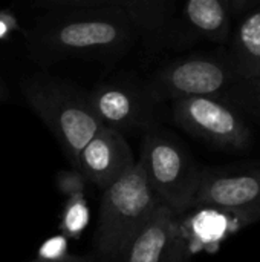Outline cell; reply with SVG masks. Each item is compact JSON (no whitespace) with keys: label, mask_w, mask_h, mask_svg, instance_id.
Segmentation results:
<instances>
[{"label":"cell","mask_w":260,"mask_h":262,"mask_svg":"<svg viewBox=\"0 0 260 262\" xmlns=\"http://www.w3.org/2000/svg\"><path fill=\"white\" fill-rule=\"evenodd\" d=\"M84 178L77 172H61L58 175V187L66 195V201L60 215V233L67 239H80L89 226L90 210L84 196Z\"/></svg>","instance_id":"obj_14"},{"label":"cell","mask_w":260,"mask_h":262,"mask_svg":"<svg viewBox=\"0 0 260 262\" xmlns=\"http://www.w3.org/2000/svg\"><path fill=\"white\" fill-rule=\"evenodd\" d=\"M161 204L138 158L124 177L103 190L100 218L93 233V256L100 262L123 261L138 232Z\"/></svg>","instance_id":"obj_2"},{"label":"cell","mask_w":260,"mask_h":262,"mask_svg":"<svg viewBox=\"0 0 260 262\" xmlns=\"http://www.w3.org/2000/svg\"><path fill=\"white\" fill-rule=\"evenodd\" d=\"M3 98H5V84L0 78V100H3Z\"/></svg>","instance_id":"obj_18"},{"label":"cell","mask_w":260,"mask_h":262,"mask_svg":"<svg viewBox=\"0 0 260 262\" xmlns=\"http://www.w3.org/2000/svg\"><path fill=\"white\" fill-rule=\"evenodd\" d=\"M121 262H190L181 215L161 204L143 226Z\"/></svg>","instance_id":"obj_9"},{"label":"cell","mask_w":260,"mask_h":262,"mask_svg":"<svg viewBox=\"0 0 260 262\" xmlns=\"http://www.w3.org/2000/svg\"><path fill=\"white\" fill-rule=\"evenodd\" d=\"M38 8H103L124 9L141 26L149 41L162 40L167 34L175 0H32Z\"/></svg>","instance_id":"obj_11"},{"label":"cell","mask_w":260,"mask_h":262,"mask_svg":"<svg viewBox=\"0 0 260 262\" xmlns=\"http://www.w3.org/2000/svg\"><path fill=\"white\" fill-rule=\"evenodd\" d=\"M29 262H100L95 256H80L69 252V241L64 235L48 238L37 250V255Z\"/></svg>","instance_id":"obj_15"},{"label":"cell","mask_w":260,"mask_h":262,"mask_svg":"<svg viewBox=\"0 0 260 262\" xmlns=\"http://www.w3.org/2000/svg\"><path fill=\"white\" fill-rule=\"evenodd\" d=\"M260 221V213L198 206L181 215V232L190 258L198 253H216L221 246Z\"/></svg>","instance_id":"obj_8"},{"label":"cell","mask_w":260,"mask_h":262,"mask_svg":"<svg viewBox=\"0 0 260 262\" xmlns=\"http://www.w3.org/2000/svg\"><path fill=\"white\" fill-rule=\"evenodd\" d=\"M17 28L15 18L8 12H0V38L6 37Z\"/></svg>","instance_id":"obj_16"},{"label":"cell","mask_w":260,"mask_h":262,"mask_svg":"<svg viewBox=\"0 0 260 262\" xmlns=\"http://www.w3.org/2000/svg\"><path fill=\"white\" fill-rule=\"evenodd\" d=\"M133 154L124 135L101 126L81 150L75 170L101 190H106L135 166Z\"/></svg>","instance_id":"obj_10"},{"label":"cell","mask_w":260,"mask_h":262,"mask_svg":"<svg viewBox=\"0 0 260 262\" xmlns=\"http://www.w3.org/2000/svg\"><path fill=\"white\" fill-rule=\"evenodd\" d=\"M25 38L40 61L63 57L116 58L141 38L147 40L130 14L112 6L46 9Z\"/></svg>","instance_id":"obj_1"},{"label":"cell","mask_w":260,"mask_h":262,"mask_svg":"<svg viewBox=\"0 0 260 262\" xmlns=\"http://www.w3.org/2000/svg\"><path fill=\"white\" fill-rule=\"evenodd\" d=\"M21 92L75 167L81 150L101 129L87 92L66 80L44 74L26 78L21 83Z\"/></svg>","instance_id":"obj_3"},{"label":"cell","mask_w":260,"mask_h":262,"mask_svg":"<svg viewBox=\"0 0 260 262\" xmlns=\"http://www.w3.org/2000/svg\"><path fill=\"white\" fill-rule=\"evenodd\" d=\"M172 118L190 135L228 152H244L253 144V132L244 114L213 97L173 100Z\"/></svg>","instance_id":"obj_5"},{"label":"cell","mask_w":260,"mask_h":262,"mask_svg":"<svg viewBox=\"0 0 260 262\" xmlns=\"http://www.w3.org/2000/svg\"><path fill=\"white\" fill-rule=\"evenodd\" d=\"M87 97L101 126L123 135L155 127L156 109L162 104L153 97L146 81L133 78L98 83Z\"/></svg>","instance_id":"obj_6"},{"label":"cell","mask_w":260,"mask_h":262,"mask_svg":"<svg viewBox=\"0 0 260 262\" xmlns=\"http://www.w3.org/2000/svg\"><path fill=\"white\" fill-rule=\"evenodd\" d=\"M228 3L233 14H242L251 6L253 0H228Z\"/></svg>","instance_id":"obj_17"},{"label":"cell","mask_w":260,"mask_h":262,"mask_svg":"<svg viewBox=\"0 0 260 262\" xmlns=\"http://www.w3.org/2000/svg\"><path fill=\"white\" fill-rule=\"evenodd\" d=\"M198 206L260 213V160L202 169L193 203Z\"/></svg>","instance_id":"obj_7"},{"label":"cell","mask_w":260,"mask_h":262,"mask_svg":"<svg viewBox=\"0 0 260 262\" xmlns=\"http://www.w3.org/2000/svg\"><path fill=\"white\" fill-rule=\"evenodd\" d=\"M231 15L228 0H188L184 9L185 23L192 32L215 43H228Z\"/></svg>","instance_id":"obj_13"},{"label":"cell","mask_w":260,"mask_h":262,"mask_svg":"<svg viewBox=\"0 0 260 262\" xmlns=\"http://www.w3.org/2000/svg\"><path fill=\"white\" fill-rule=\"evenodd\" d=\"M227 54L242 75L260 78V5L242 12L231 31Z\"/></svg>","instance_id":"obj_12"},{"label":"cell","mask_w":260,"mask_h":262,"mask_svg":"<svg viewBox=\"0 0 260 262\" xmlns=\"http://www.w3.org/2000/svg\"><path fill=\"white\" fill-rule=\"evenodd\" d=\"M139 160L158 200L176 212L193 209L202 169L178 138L158 126L144 132Z\"/></svg>","instance_id":"obj_4"}]
</instances>
